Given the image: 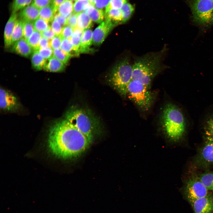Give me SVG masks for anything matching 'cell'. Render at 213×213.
I'll list each match as a JSON object with an SVG mask.
<instances>
[{
  "label": "cell",
  "instance_id": "40",
  "mask_svg": "<svg viewBox=\"0 0 213 213\" xmlns=\"http://www.w3.org/2000/svg\"><path fill=\"white\" fill-rule=\"evenodd\" d=\"M62 40L60 35H56L50 41L51 47L54 50L60 48Z\"/></svg>",
  "mask_w": 213,
  "mask_h": 213
},
{
  "label": "cell",
  "instance_id": "13",
  "mask_svg": "<svg viewBox=\"0 0 213 213\" xmlns=\"http://www.w3.org/2000/svg\"><path fill=\"white\" fill-rule=\"evenodd\" d=\"M12 51L22 56L28 57L33 52V50L27 40L23 38L13 44Z\"/></svg>",
  "mask_w": 213,
  "mask_h": 213
},
{
  "label": "cell",
  "instance_id": "22",
  "mask_svg": "<svg viewBox=\"0 0 213 213\" xmlns=\"http://www.w3.org/2000/svg\"><path fill=\"white\" fill-rule=\"evenodd\" d=\"M92 22L86 13L83 11L78 13L77 27L84 30L90 28L92 25Z\"/></svg>",
  "mask_w": 213,
  "mask_h": 213
},
{
  "label": "cell",
  "instance_id": "35",
  "mask_svg": "<svg viewBox=\"0 0 213 213\" xmlns=\"http://www.w3.org/2000/svg\"><path fill=\"white\" fill-rule=\"evenodd\" d=\"M35 30L33 22H24V38L27 40Z\"/></svg>",
  "mask_w": 213,
  "mask_h": 213
},
{
  "label": "cell",
  "instance_id": "46",
  "mask_svg": "<svg viewBox=\"0 0 213 213\" xmlns=\"http://www.w3.org/2000/svg\"><path fill=\"white\" fill-rule=\"evenodd\" d=\"M48 47H51L50 41L42 37L39 42V49Z\"/></svg>",
  "mask_w": 213,
  "mask_h": 213
},
{
  "label": "cell",
  "instance_id": "28",
  "mask_svg": "<svg viewBox=\"0 0 213 213\" xmlns=\"http://www.w3.org/2000/svg\"><path fill=\"white\" fill-rule=\"evenodd\" d=\"M42 37L41 33L35 30L32 34L27 40L33 51L39 49V42Z\"/></svg>",
  "mask_w": 213,
  "mask_h": 213
},
{
  "label": "cell",
  "instance_id": "33",
  "mask_svg": "<svg viewBox=\"0 0 213 213\" xmlns=\"http://www.w3.org/2000/svg\"><path fill=\"white\" fill-rule=\"evenodd\" d=\"M128 0H111L105 7V14L112 9H120Z\"/></svg>",
  "mask_w": 213,
  "mask_h": 213
},
{
  "label": "cell",
  "instance_id": "7",
  "mask_svg": "<svg viewBox=\"0 0 213 213\" xmlns=\"http://www.w3.org/2000/svg\"><path fill=\"white\" fill-rule=\"evenodd\" d=\"M193 22L203 30L213 25V0H188Z\"/></svg>",
  "mask_w": 213,
  "mask_h": 213
},
{
  "label": "cell",
  "instance_id": "31",
  "mask_svg": "<svg viewBox=\"0 0 213 213\" xmlns=\"http://www.w3.org/2000/svg\"><path fill=\"white\" fill-rule=\"evenodd\" d=\"M53 56L65 65L72 57L71 55L65 53L60 48L54 50Z\"/></svg>",
  "mask_w": 213,
  "mask_h": 213
},
{
  "label": "cell",
  "instance_id": "42",
  "mask_svg": "<svg viewBox=\"0 0 213 213\" xmlns=\"http://www.w3.org/2000/svg\"><path fill=\"white\" fill-rule=\"evenodd\" d=\"M49 0H33L32 4L38 9H41L51 4Z\"/></svg>",
  "mask_w": 213,
  "mask_h": 213
},
{
  "label": "cell",
  "instance_id": "48",
  "mask_svg": "<svg viewBox=\"0 0 213 213\" xmlns=\"http://www.w3.org/2000/svg\"><path fill=\"white\" fill-rule=\"evenodd\" d=\"M91 5L95 6V4L96 0H88Z\"/></svg>",
  "mask_w": 213,
  "mask_h": 213
},
{
  "label": "cell",
  "instance_id": "21",
  "mask_svg": "<svg viewBox=\"0 0 213 213\" xmlns=\"http://www.w3.org/2000/svg\"><path fill=\"white\" fill-rule=\"evenodd\" d=\"M24 22L17 20L14 28L12 36V45L23 37Z\"/></svg>",
  "mask_w": 213,
  "mask_h": 213
},
{
  "label": "cell",
  "instance_id": "34",
  "mask_svg": "<svg viewBox=\"0 0 213 213\" xmlns=\"http://www.w3.org/2000/svg\"><path fill=\"white\" fill-rule=\"evenodd\" d=\"M32 0H15L12 6V13H15L29 5Z\"/></svg>",
  "mask_w": 213,
  "mask_h": 213
},
{
  "label": "cell",
  "instance_id": "2",
  "mask_svg": "<svg viewBox=\"0 0 213 213\" xmlns=\"http://www.w3.org/2000/svg\"><path fill=\"white\" fill-rule=\"evenodd\" d=\"M165 49L137 57L133 64L132 80L138 81L151 88L154 78L163 70L162 61Z\"/></svg>",
  "mask_w": 213,
  "mask_h": 213
},
{
  "label": "cell",
  "instance_id": "24",
  "mask_svg": "<svg viewBox=\"0 0 213 213\" xmlns=\"http://www.w3.org/2000/svg\"><path fill=\"white\" fill-rule=\"evenodd\" d=\"M197 177L208 190L213 191V171L206 172Z\"/></svg>",
  "mask_w": 213,
  "mask_h": 213
},
{
  "label": "cell",
  "instance_id": "27",
  "mask_svg": "<svg viewBox=\"0 0 213 213\" xmlns=\"http://www.w3.org/2000/svg\"><path fill=\"white\" fill-rule=\"evenodd\" d=\"M120 9L122 17L121 24H123L128 21L131 17L134 12V8L132 4L127 2Z\"/></svg>",
  "mask_w": 213,
  "mask_h": 213
},
{
  "label": "cell",
  "instance_id": "32",
  "mask_svg": "<svg viewBox=\"0 0 213 213\" xmlns=\"http://www.w3.org/2000/svg\"><path fill=\"white\" fill-rule=\"evenodd\" d=\"M33 23L35 30L41 33L50 27L49 22L40 17L38 18Z\"/></svg>",
  "mask_w": 213,
  "mask_h": 213
},
{
  "label": "cell",
  "instance_id": "17",
  "mask_svg": "<svg viewBox=\"0 0 213 213\" xmlns=\"http://www.w3.org/2000/svg\"><path fill=\"white\" fill-rule=\"evenodd\" d=\"M92 33L90 28L84 31L81 39L80 54L87 53L91 50L90 47L93 44Z\"/></svg>",
  "mask_w": 213,
  "mask_h": 213
},
{
  "label": "cell",
  "instance_id": "25",
  "mask_svg": "<svg viewBox=\"0 0 213 213\" xmlns=\"http://www.w3.org/2000/svg\"><path fill=\"white\" fill-rule=\"evenodd\" d=\"M55 14L53 7L51 4L41 9L39 17L49 22L53 21Z\"/></svg>",
  "mask_w": 213,
  "mask_h": 213
},
{
  "label": "cell",
  "instance_id": "14",
  "mask_svg": "<svg viewBox=\"0 0 213 213\" xmlns=\"http://www.w3.org/2000/svg\"><path fill=\"white\" fill-rule=\"evenodd\" d=\"M39 9L31 4L22 10L19 16L20 19L24 22H33L39 17Z\"/></svg>",
  "mask_w": 213,
  "mask_h": 213
},
{
  "label": "cell",
  "instance_id": "11",
  "mask_svg": "<svg viewBox=\"0 0 213 213\" xmlns=\"http://www.w3.org/2000/svg\"><path fill=\"white\" fill-rule=\"evenodd\" d=\"M0 106L1 109L5 111L14 112L19 109L20 104L16 97L12 93L1 88Z\"/></svg>",
  "mask_w": 213,
  "mask_h": 213
},
{
  "label": "cell",
  "instance_id": "38",
  "mask_svg": "<svg viewBox=\"0 0 213 213\" xmlns=\"http://www.w3.org/2000/svg\"><path fill=\"white\" fill-rule=\"evenodd\" d=\"M74 30V28L68 25L63 27L62 31L60 35L62 38H70L72 36Z\"/></svg>",
  "mask_w": 213,
  "mask_h": 213
},
{
  "label": "cell",
  "instance_id": "1",
  "mask_svg": "<svg viewBox=\"0 0 213 213\" xmlns=\"http://www.w3.org/2000/svg\"><path fill=\"white\" fill-rule=\"evenodd\" d=\"M48 140L53 153L64 158L79 155L90 143L84 135L65 119L57 121L51 125Z\"/></svg>",
  "mask_w": 213,
  "mask_h": 213
},
{
  "label": "cell",
  "instance_id": "12",
  "mask_svg": "<svg viewBox=\"0 0 213 213\" xmlns=\"http://www.w3.org/2000/svg\"><path fill=\"white\" fill-rule=\"evenodd\" d=\"M189 202L195 213H211L213 210V195L211 194Z\"/></svg>",
  "mask_w": 213,
  "mask_h": 213
},
{
  "label": "cell",
  "instance_id": "45",
  "mask_svg": "<svg viewBox=\"0 0 213 213\" xmlns=\"http://www.w3.org/2000/svg\"><path fill=\"white\" fill-rule=\"evenodd\" d=\"M111 0H96L95 7L96 8L103 9L105 8Z\"/></svg>",
  "mask_w": 213,
  "mask_h": 213
},
{
  "label": "cell",
  "instance_id": "18",
  "mask_svg": "<svg viewBox=\"0 0 213 213\" xmlns=\"http://www.w3.org/2000/svg\"><path fill=\"white\" fill-rule=\"evenodd\" d=\"M65 65L53 56L47 60L43 70L51 72H60L63 71Z\"/></svg>",
  "mask_w": 213,
  "mask_h": 213
},
{
  "label": "cell",
  "instance_id": "44",
  "mask_svg": "<svg viewBox=\"0 0 213 213\" xmlns=\"http://www.w3.org/2000/svg\"><path fill=\"white\" fill-rule=\"evenodd\" d=\"M54 19L57 21L63 27L66 25L67 18L58 13L55 14Z\"/></svg>",
  "mask_w": 213,
  "mask_h": 213
},
{
  "label": "cell",
  "instance_id": "39",
  "mask_svg": "<svg viewBox=\"0 0 213 213\" xmlns=\"http://www.w3.org/2000/svg\"><path fill=\"white\" fill-rule=\"evenodd\" d=\"M78 13H74L70 15L67 19L66 25L72 27L74 29L77 27L78 17Z\"/></svg>",
  "mask_w": 213,
  "mask_h": 213
},
{
  "label": "cell",
  "instance_id": "16",
  "mask_svg": "<svg viewBox=\"0 0 213 213\" xmlns=\"http://www.w3.org/2000/svg\"><path fill=\"white\" fill-rule=\"evenodd\" d=\"M84 11L86 13L92 21L96 23L100 24L104 20L105 12L102 9H99L90 5Z\"/></svg>",
  "mask_w": 213,
  "mask_h": 213
},
{
  "label": "cell",
  "instance_id": "8",
  "mask_svg": "<svg viewBox=\"0 0 213 213\" xmlns=\"http://www.w3.org/2000/svg\"><path fill=\"white\" fill-rule=\"evenodd\" d=\"M197 168L208 169L213 165V139L205 138V141L199 150L193 160Z\"/></svg>",
  "mask_w": 213,
  "mask_h": 213
},
{
  "label": "cell",
  "instance_id": "3",
  "mask_svg": "<svg viewBox=\"0 0 213 213\" xmlns=\"http://www.w3.org/2000/svg\"><path fill=\"white\" fill-rule=\"evenodd\" d=\"M163 133L167 145L178 143L182 139L186 131L184 116L177 106L168 103L165 105L161 115Z\"/></svg>",
  "mask_w": 213,
  "mask_h": 213
},
{
  "label": "cell",
  "instance_id": "19",
  "mask_svg": "<svg viewBox=\"0 0 213 213\" xmlns=\"http://www.w3.org/2000/svg\"><path fill=\"white\" fill-rule=\"evenodd\" d=\"M84 31L77 27L74 29L72 34L70 38L73 46V51L77 56L80 54L81 39Z\"/></svg>",
  "mask_w": 213,
  "mask_h": 213
},
{
  "label": "cell",
  "instance_id": "36",
  "mask_svg": "<svg viewBox=\"0 0 213 213\" xmlns=\"http://www.w3.org/2000/svg\"><path fill=\"white\" fill-rule=\"evenodd\" d=\"M60 49L65 53L72 55L71 53L73 51V46L70 38L62 39Z\"/></svg>",
  "mask_w": 213,
  "mask_h": 213
},
{
  "label": "cell",
  "instance_id": "43",
  "mask_svg": "<svg viewBox=\"0 0 213 213\" xmlns=\"http://www.w3.org/2000/svg\"><path fill=\"white\" fill-rule=\"evenodd\" d=\"M41 33L42 37L49 41L51 40L56 36L51 27L47 30L42 32Z\"/></svg>",
  "mask_w": 213,
  "mask_h": 213
},
{
  "label": "cell",
  "instance_id": "49",
  "mask_svg": "<svg viewBox=\"0 0 213 213\" xmlns=\"http://www.w3.org/2000/svg\"><path fill=\"white\" fill-rule=\"evenodd\" d=\"M70 0L72 1H76V0Z\"/></svg>",
  "mask_w": 213,
  "mask_h": 213
},
{
  "label": "cell",
  "instance_id": "41",
  "mask_svg": "<svg viewBox=\"0 0 213 213\" xmlns=\"http://www.w3.org/2000/svg\"><path fill=\"white\" fill-rule=\"evenodd\" d=\"M62 27L61 24L55 19H54L51 22V27L56 35H61L63 28Z\"/></svg>",
  "mask_w": 213,
  "mask_h": 213
},
{
  "label": "cell",
  "instance_id": "20",
  "mask_svg": "<svg viewBox=\"0 0 213 213\" xmlns=\"http://www.w3.org/2000/svg\"><path fill=\"white\" fill-rule=\"evenodd\" d=\"M46 61L40 54L38 50L33 51L31 57V62L34 69L38 71L43 69Z\"/></svg>",
  "mask_w": 213,
  "mask_h": 213
},
{
  "label": "cell",
  "instance_id": "5",
  "mask_svg": "<svg viewBox=\"0 0 213 213\" xmlns=\"http://www.w3.org/2000/svg\"><path fill=\"white\" fill-rule=\"evenodd\" d=\"M133 69L130 59L125 58L114 66L108 76L109 85L124 98L126 97L128 87L132 80Z\"/></svg>",
  "mask_w": 213,
  "mask_h": 213
},
{
  "label": "cell",
  "instance_id": "15",
  "mask_svg": "<svg viewBox=\"0 0 213 213\" xmlns=\"http://www.w3.org/2000/svg\"><path fill=\"white\" fill-rule=\"evenodd\" d=\"M17 17L16 13H12L6 25L4 32V39L6 48L12 45V36Z\"/></svg>",
  "mask_w": 213,
  "mask_h": 213
},
{
  "label": "cell",
  "instance_id": "26",
  "mask_svg": "<svg viewBox=\"0 0 213 213\" xmlns=\"http://www.w3.org/2000/svg\"><path fill=\"white\" fill-rule=\"evenodd\" d=\"M105 18L111 20L116 25L121 24L122 15L120 9H112L105 14Z\"/></svg>",
  "mask_w": 213,
  "mask_h": 213
},
{
  "label": "cell",
  "instance_id": "47",
  "mask_svg": "<svg viewBox=\"0 0 213 213\" xmlns=\"http://www.w3.org/2000/svg\"><path fill=\"white\" fill-rule=\"evenodd\" d=\"M64 1V0H52L51 4L53 7L55 14L57 11L59 7Z\"/></svg>",
  "mask_w": 213,
  "mask_h": 213
},
{
  "label": "cell",
  "instance_id": "30",
  "mask_svg": "<svg viewBox=\"0 0 213 213\" xmlns=\"http://www.w3.org/2000/svg\"><path fill=\"white\" fill-rule=\"evenodd\" d=\"M90 5L88 0H76L73 3L74 13H79L84 11Z\"/></svg>",
  "mask_w": 213,
  "mask_h": 213
},
{
  "label": "cell",
  "instance_id": "37",
  "mask_svg": "<svg viewBox=\"0 0 213 213\" xmlns=\"http://www.w3.org/2000/svg\"><path fill=\"white\" fill-rule=\"evenodd\" d=\"M38 50L41 56L46 60L50 59L53 55L54 50L51 47L39 49Z\"/></svg>",
  "mask_w": 213,
  "mask_h": 213
},
{
  "label": "cell",
  "instance_id": "50",
  "mask_svg": "<svg viewBox=\"0 0 213 213\" xmlns=\"http://www.w3.org/2000/svg\"><path fill=\"white\" fill-rule=\"evenodd\" d=\"M49 0L51 1H52V0Z\"/></svg>",
  "mask_w": 213,
  "mask_h": 213
},
{
  "label": "cell",
  "instance_id": "23",
  "mask_svg": "<svg viewBox=\"0 0 213 213\" xmlns=\"http://www.w3.org/2000/svg\"><path fill=\"white\" fill-rule=\"evenodd\" d=\"M73 7L72 1L64 0L59 7L57 12L67 19L73 13Z\"/></svg>",
  "mask_w": 213,
  "mask_h": 213
},
{
  "label": "cell",
  "instance_id": "4",
  "mask_svg": "<svg viewBox=\"0 0 213 213\" xmlns=\"http://www.w3.org/2000/svg\"><path fill=\"white\" fill-rule=\"evenodd\" d=\"M65 119L87 138L90 142L101 129V123L97 117L88 109L72 106L66 112Z\"/></svg>",
  "mask_w": 213,
  "mask_h": 213
},
{
  "label": "cell",
  "instance_id": "9",
  "mask_svg": "<svg viewBox=\"0 0 213 213\" xmlns=\"http://www.w3.org/2000/svg\"><path fill=\"white\" fill-rule=\"evenodd\" d=\"M208 189L197 176L189 178L186 182L184 192L188 201L204 197L208 194Z\"/></svg>",
  "mask_w": 213,
  "mask_h": 213
},
{
  "label": "cell",
  "instance_id": "10",
  "mask_svg": "<svg viewBox=\"0 0 213 213\" xmlns=\"http://www.w3.org/2000/svg\"><path fill=\"white\" fill-rule=\"evenodd\" d=\"M105 19V20L93 32V44L94 45L98 46L101 45L116 25L109 19Z\"/></svg>",
  "mask_w": 213,
  "mask_h": 213
},
{
  "label": "cell",
  "instance_id": "6",
  "mask_svg": "<svg viewBox=\"0 0 213 213\" xmlns=\"http://www.w3.org/2000/svg\"><path fill=\"white\" fill-rule=\"evenodd\" d=\"M127 96L139 109L146 112L153 105L155 94L146 85L138 81L132 80L128 87Z\"/></svg>",
  "mask_w": 213,
  "mask_h": 213
},
{
  "label": "cell",
  "instance_id": "29",
  "mask_svg": "<svg viewBox=\"0 0 213 213\" xmlns=\"http://www.w3.org/2000/svg\"><path fill=\"white\" fill-rule=\"evenodd\" d=\"M204 131L205 138L213 139V115L206 119L204 125Z\"/></svg>",
  "mask_w": 213,
  "mask_h": 213
}]
</instances>
